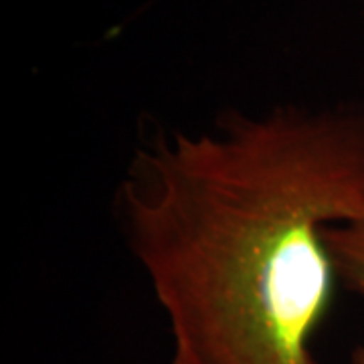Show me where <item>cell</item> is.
I'll return each instance as SVG.
<instances>
[{"mask_svg":"<svg viewBox=\"0 0 364 364\" xmlns=\"http://www.w3.org/2000/svg\"><path fill=\"white\" fill-rule=\"evenodd\" d=\"M364 213V100L156 128L116 193L168 364H322L340 279L326 231Z\"/></svg>","mask_w":364,"mask_h":364,"instance_id":"6da1fadb","label":"cell"},{"mask_svg":"<svg viewBox=\"0 0 364 364\" xmlns=\"http://www.w3.org/2000/svg\"><path fill=\"white\" fill-rule=\"evenodd\" d=\"M363 2H364V0H363Z\"/></svg>","mask_w":364,"mask_h":364,"instance_id":"3957f363","label":"cell"},{"mask_svg":"<svg viewBox=\"0 0 364 364\" xmlns=\"http://www.w3.org/2000/svg\"><path fill=\"white\" fill-rule=\"evenodd\" d=\"M342 289L364 298V213L326 231ZM352 364H364V344L352 352Z\"/></svg>","mask_w":364,"mask_h":364,"instance_id":"7a4b0ae2","label":"cell"}]
</instances>
